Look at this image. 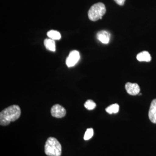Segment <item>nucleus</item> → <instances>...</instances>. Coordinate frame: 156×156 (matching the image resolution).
<instances>
[{"mask_svg": "<svg viewBox=\"0 0 156 156\" xmlns=\"http://www.w3.org/2000/svg\"><path fill=\"white\" fill-rule=\"evenodd\" d=\"M21 115L19 106L13 105L2 110L0 113V124L2 126L9 125L11 122L17 120Z\"/></svg>", "mask_w": 156, "mask_h": 156, "instance_id": "f257e3e1", "label": "nucleus"}, {"mask_svg": "<svg viewBox=\"0 0 156 156\" xmlns=\"http://www.w3.org/2000/svg\"><path fill=\"white\" fill-rule=\"evenodd\" d=\"M45 154L48 156H60L62 146L60 143L54 137H49L45 143Z\"/></svg>", "mask_w": 156, "mask_h": 156, "instance_id": "f03ea898", "label": "nucleus"}, {"mask_svg": "<svg viewBox=\"0 0 156 156\" xmlns=\"http://www.w3.org/2000/svg\"><path fill=\"white\" fill-rule=\"evenodd\" d=\"M106 13L105 5L102 2H98L91 6L88 11V17L93 22L101 19Z\"/></svg>", "mask_w": 156, "mask_h": 156, "instance_id": "7ed1b4c3", "label": "nucleus"}, {"mask_svg": "<svg viewBox=\"0 0 156 156\" xmlns=\"http://www.w3.org/2000/svg\"><path fill=\"white\" fill-rule=\"evenodd\" d=\"M50 112L51 116L56 118H62L66 116L67 113L66 109L59 104H56L52 106Z\"/></svg>", "mask_w": 156, "mask_h": 156, "instance_id": "20e7f679", "label": "nucleus"}, {"mask_svg": "<svg viewBox=\"0 0 156 156\" xmlns=\"http://www.w3.org/2000/svg\"><path fill=\"white\" fill-rule=\"evenodd\" d=\"M80 59V53L78 50H73L70 52L66 60V65L68 67H73Z\"/></svg>", "mask_w": 156, "mask_h": 156, "instance_id": "39448f33", "label": "nucleus"}, {"mask_svg": "<svg viewBox=\"0 0 156 156\" xmlns=\"http://www.w3.org/2000/svg\"><path fill=\"white\" fill-rule=\"evenodd\" d=\"M125 88L127 93L131 95H138L140 92V87L137 83H133L128 82L126 84Z\"/></svg>", "mask_w": 156, "mask_h": 156, "instance_id": "423d86ee", "label": "nucleus"}, {"mask_svg": "<svg viewBox=\"0 0 156 156\" xmlns=\"http://www.w3.org/2000/svg\"><path fill=\"white\" fill-rule=\"evenodd\" d=\"M110 37V34L105 30L100 31L97 34V38L104 44H107L109 42Z\"/></svg>", "mask_w": 156, "mask_h": 156, "instance_id": "0eeeda50", "label": "nucleus"}, {"mask_svg": "<svg viewBox=\"0 0 156 156\" xmlns=\"http://www.w3.org/2000/svg\"><path fill=\"white\" fill-rule=\"evenodd\" d=\"M149 117L151 122L156 124V99L152 101L149 111Z\"/></svg>", "mask_w": 156, "mask_h": 156, "instance_id": "6e6552de", "label": "nucleus"}, {"mask_svg": "<svg viewBox=\"0 0 156 156\" xmlns=\"http://www.w3.org/2000/svg\"><path fill=\"white\" fill-rule=\"evenodd\" d=\"M136 59L139 62H150L151 60V57L147 51H143L137 55Z\"/></svg>", "mask_w": 156, "mask_h": 156, "instance_id": "1a4fd4ad", "label": "nucleus"}, {"mask_svg": "<svg viewBox=\"0 0 156 156\" xmlns=\"http://www.w3.org/2000/svg\"><path fill=\"white\" fill-rule=\"evenodd\" d=\"M44 45L46 49L51 51H56V44H55V40L50 39V38L45 39L44 41Z\"/></svg>", "mask_w": 156, "mask_h": 156, "instance_id": "9d476101", "label": "nucleus"}, {"mask_svg": "<svg viewBox=\"0 0 156 156\" xmlns=\"http://www.w3.org/2000/svg\"><path fill=\"white\" fill-rule=\"evenodd\" d=\"M47 35L49 37V38L53 40H59L62 37L61 34L56 30H50L48 31L47 33Z\"/></svg>", "mask_w": 156, "mask_h": 156, "instance_id": "9b49d317", "label": "nucleus"}, {"mask_svg": "<svg viewBox=\"0 0 156 156\" xmlns=\"http://www.w3.org/2000/svg\"><path fill=\"white\" fill-rule=\"evenodd\" d=\"M106 112L109 114L117 113L119 111V105L117 104H114L107 107L105 109Z\"/></svg>", "mask_w": 156, "mask_h": 156, "instance_id": "f8f14e48", "label": "nucleus"}, {"mask_svg": "<svg viewBox=\"0 0 156 156\" xmlns=\"http://www.w3.org/2000/svg\"><path fill=\"white\" fill-rule=\"evenodd\" d=\"M84 107L88 110H93L95 108L96 104L91 100H88L84 103Z\"/></svg>", "mask_w": 156, "mask_h": 156, "instance_id": "ddd939ff", "label": "nucleus"}, {"mask_svg": "<svg viewBox=\"0 0 156 156\" xmlns=\"http://www.w3.org/2000/svg\"><path fill=\"white\" fill-rule=\"evenodd\" d=\"M94 135V130L91 128H87L84 135V140H89L93 137Z\"/></svg>", "mask_w": 156, "mask_h": 156, "instance_id": "4468645a", "label": "nucleus"}, {"mask_svg": "<svg viewBox=\"0 0 156 156\" xmlns=\"http://www.w3.org/2000/svg\"><path fill=\"white\" fill-rule=\"evenodd\" d=\"M114 1L116 2V4L120 6L124 5L126 1V0H114Z\"/></svg>", "mask_w": 156, "mask_h": 156, "instance_id": "2eb2a0df", "label": "nucleus"}]
</instances>
